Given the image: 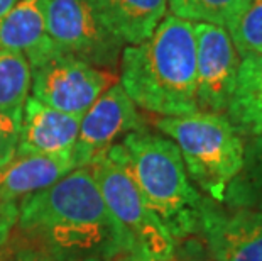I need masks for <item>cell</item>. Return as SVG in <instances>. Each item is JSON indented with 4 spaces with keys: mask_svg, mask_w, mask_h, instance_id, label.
I'll return each instance as SVG.
<instances>
[{
    "mask_svg": "<svg viewBox=\"0 0 262 261\" xmlns=\"http://www.w3.org/2000/svg\"><path fill=\"white\" fill-rule=\"evenodd\" d=\"M108 261H178V259H176V256L174 258H161V256H156V254H150L147 251H142V249H136V251L122 253L119 256H115Z\"/></svg>",
    "mask_w": 262,
    "mask_h": 261,
    "instance_id": "7402d4cb",
    "label": "cell"
},
{
    "mask_svg": "<svg viewBox=\"0 0 262 261\" xmlns=\"http://www.w3.org/2000/svg\"><path fill=\"white\" fill-rule=\"evenodd\" d=\"M127 251L136 249L105 205L88 165L22 198L15 224L0 244V253L42 261H108Z\"/></svg>",
    "mask_w": 262,
    "mask_h": 261,
    "instance_id": "6da1fadb",
    "label": "cell"
},
{
    "mask_svg": "<svg viewBox=\"0 0 262 261\" xmlns=\"http://www.w3.org/2000/svg\"><path fill=\"white\" fill-rule=\"evenodd\" d=\"M75 168L73 153L15 154L0 166V200L14 202L51 187Z\"/></svg>",
    "mask_w": 262,
    "mask_h": 261,
    "instance_id": "7c38bea8",
    "label": "cell"
},
{
    "mask_svg": "<svg viewBox=\"0 0 262 261\" xmlns=\"http://www.w3.org/2000/svg\"><path fill=\"white\" fill-rule=\"evenodd\" d=\"M194 41L198 110L225 114L235 87L241 56L225 27L194 22Z\"/></svg>",
    "mask_w": 262,
    "mask_h": 261,
    "instance_id": "ba28073f",
    "label": "cell"
},
{
    "mask_svg": "<svg viewBox=\"0 0 262 261\" xmlns=\"http://www.w3.org/2000/svg\"><path fill=\"white\" fill-rule=\"evenodd\" d=\"M0 261H42V259H36V258H29V256H19V254L0 253ZM78 261H103V259H100V258H85V259H78Z\"/></svg>",
    "mask_w": 262,
    "mask_h": 261,
    "instance_id": "603a6c76",
    "label": "cell"
},
{
    "mask_svg": "<svg viewBox=\"0 0 262 261\" xmlns=\"http://www.w3.org/2000/svg\"><path fill=\"white\" fill-rule=\"evenodd\" d=\"M88 168L105 205L134 249H142L161 258H174V237L147 205L125 165L108 149L95 156Z\"/></svg>",
    "mask_w": 262,
    "mask_h": 261,
    "instance_id": "5b68a950",
    "label": "cell"
},
{
    "mask_svg": "<svg viewBox=\"0 0 262 261\" xmlns=\"http://www.w3.org/2000/svg\"><path fill=\"white\" fill-rule=\"evenodd\" d=\"M119 68L137 107L161 117L198 112L194 22L166 15L146 41L122 49Z\"/></svg>",
    "mask_w": 262,
    "mask_h": 261,
    "instance_id": "7a4b0ae2",
    "label": "cell"
},
{
    "mask_svg": "<svg viewBox=\"0 0 262 261\" xmlns=\"http://www.w3.org/2000/svg\"><path fill=\"white\" fill-rule=\"evenodd\" d=\"M17 2L19 0H0V17H4V15L7 14Z\"/></svg>",
    "mask_w": 262,
    "mask_h": 261,
    "instance_id": "cb8c5ba5",
    "label": "cell"
},
{
    "mask_svg": "<svg viewBox=\"0 0 262 261\" xmlns=\"http://www.w3.org/2000/svg\"><path fill=\"white\" fill-rule=\"evenodd\" d=\"M29 90L31 65L26 54L0 49V112L22 121Z\"/></svg>",
    "mask_w": 262,
    "mask_h": 261,
    "instance_id": "e0dca14e",
    "label": "cell"
},
{
    "mask_svg": "<svg viewBox=\"0 0 262 261\" xmlns=\"http://www.w3.org/2000/svg\"><path fill=\"white\" fill-rule=\"evenodd\" d=\"M15 219H17V207H15V204L0 200V244L9 236L10 229L15 224Z\"/></svg>",
    "mask_w": 262,
    "mask_h": 261,
    "instance_id": "44dd1931",
    "label": "cell"
},
{
    "mask_svg": "<svg viewBox=\"0 0 262 261\" xmlns=\"http://www.w3.org/2000/svg\"><path fill=\"white\" fill-rule=\"evenodd\" d=\"M156 127L178 146L191 180L210 195L224 202L230 182L244 163V137L225 114L193 112L159 117Z\"/></svg>",
    "mask_w": 262,
    "mask_h": 261,
    "instance_id": "277c9868",
    "label": "cell"
},
{
    "mask_svg": "<svg viewBox=\"0 0 262 261\" xmlns=\"http://www.w3.org/2000/svg\"><path fill=\"white\" fill-rule=\"evenodd\" d=\"M31 90L39 102L81 117L102 93L119 82V73L53 49L31 61Z\"/></svg>",
    "mask_w": 262,
    "mask_h": 261,
    "instance_id": "8992f818",
    "label": "cell"
},
{
    "mask_svg": "<svg viewBox=\"0 0 262 261\" xmlns=\"http://www.w3.org/2000/svg\"><path fill=\"white\" fill-rule=\"evenodd\" d=\"M238 56L262 53V0H245L242 10L227 27Z\"/></svg>",
    "mask_w": 262,
    "mask_h": 261,
    "instance_id": "d6986e66",
    "label": "cell"
},
{
    "mask_svg": "<svg viewBox=\"0 0 262 261\" xmlns=\"http://www.w3.org/2000/svg\"><path fill=\"white\" fill-rule=\"evenodd\" d=\"M245 0H168L171 15L189 22L227 27L242 10Z\"/></svg>",
    "mask_w": 262,
    "mask_h": 261,
    "instance_id": "ac0fdd59",
    "label": "cell"
},
{
    "mask_svg": "<svg viewBox=\"0 0 262 261\" xmlns=\"http://www.w3.org/2000/svg\"><path fill=\"white\" fill-rule=\"evenodd\" d=\"M110 151L125 165L174 241L196 234L205 198L191 185L180 149L169 137L146 129L134 131Z\"/></svg>",
    "mask_w": 262,
    "mask_h": 261,
    "instance_id": "3957f363",
    "label": "cell"
},
{
    "mask_svg": "<svg viewBox=\"0 0 262 261\" xmlns=\"http://www.w3.org/2000/svg\"><path fill=\"white\" fill-rule=\"evenodd\" d=\"M144 129L137 105L119 82L107 88L81 115L80 132L73 149L76 166H85L98 154L107 153L119 137Z\"/></svg>",
    "mask_w": 262,
    "mask_h": 261,
    "instance_id": "9c48e42d",
    "label": "cell"
},
{
    "mask_svg": "<svg viewBox=\"0 0 262 261\" xmlns=\"http://www.w3.org/2000/svg\"><path fill=\"white\" fill-rule=\"evenodd\" d=\"M198 232L213 261H262V210L222 209L205 198Z\"/></svg>",
    "mask_w": 262,
    "mask_h": 261,
    "instance_id": "30bf717a",
    "label": "cell"
},
{
    "mask_svg": "<svg viewBox=\"0 0 262 261\" xmlns=\"http://www.w3.org/2000/svg\"><path fill=\"white\" fill-rule=\"evenodd\" d=\"M80 119L29 97L22 110L15 154L73 153L80 132Z\"/></svg>",
    "mask_w": 262,
    "mask_h": 261,
    "instance_id": "8fae6325",
    "label": "cell"
},
{
    "mask_svg": "<svg viewBox=\"0 0 262 261\" xmlns=\"http://www.w3.org/2000/svg\"><path fill=\"white\" fill-rule=\"evenodd\" d=\"M224 204L230 209L262 210V134L249 137L242 168L228 185Z\"/></svg>",
    "mask_w": 262,
    "mask_h": 261,
    "instance_id": "2e32d148",
    "label": "cell"
},
{
    "mask_svg": "<svg viewBox=\"0 0 262 261\" xmlns=\"http://www.w3.org/2000/svg\"><path fill=\"white\" fill-rule=\"evenodd\" d=\"M56 48L48 36L41 0H19L0 17V49L19 51L31 63Z\"/></svg>",
    "mask_w": 262,
    "mask_h": 261,
    "instance_id": "5bb4252c",
    "label": "cell"
},
{
    "mask_svg": "<svg viewBox=\"0 0 262 261\" xmlns=\"http://www.w3.org/2000/svg\"><path fill=\"white\" fill-rule=\"evenodd\" d=\"M107 29L122 44L134 46L156 31L166 17L168 0H95Z\"/></svg>",
    "mask_w": 262,
    "mask_h": 261,
    "instance_id": "4fadbf2b",
    "label": "cell"
},
{
    "mask_svg": "<svg viewBox=\"0 0 262 261\" xmlns=\"http://www.w3.org/2000/svg\"><path fill=\"white\" fill-rule=\"evenodd\" d=\"M20 132V119L0 112V166L15 156Z\"/></svg>",
    "mask_w": 262,
    "mask_h": 261,
    "instance_id": "ffe728a7",
    "label": "cell"
},
{
    "mask_svg": "<svg viewBox=\"0 0 262 261\" xmlns=\"http://www.w3.org/2000/svg\"><path fill=\"white\" fill-rule=\"evenodd\" d=\"M41 7L58 49L98 68H119L125 46L103 24L95 0H41Z\"/></svg>",
    "mask_w": 262,
    "mask_h": 261,
    "instance_id": "52a82bcc",
    "label": "cell"
},
{
    "mask_svg": "<svg viewBox=\"0 0 262 261\" xmlns=\"http://www.w3.org/2000/svg\"><path fill=\"white\" fill-rule=\"evenodd\" d=\"M225 115L242 137L262 134V53L241 59Z\"/></svg>",
    "mask_w": 262,
    "mask_h": 261,
    "instance_id": "9a60e30c",
    "label": "cell"
}]
</instances>
